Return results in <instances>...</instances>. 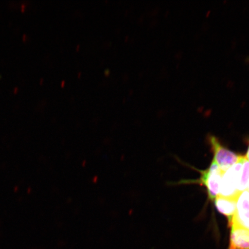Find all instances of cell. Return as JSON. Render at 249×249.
Masks as SVG:
<instances>
[{"label":"cell","instance_id":"cell-1","mask_svg":"<svg viewBox=\"0 0 249 249\" xmlns=\"http://www.w3.org/2000/svg\"><path fill=\"white\" fill-rule=\"evenodd\" d=\"M244 158V157L242 156L237 163L223 174L219 189V196L221 197L237 199L239 195L238 188Z\"/></svg>","mask_w":249,"mask_h":249},{"label":"cell","instance_id":"cell-4","mask_svg":"<svg viewBox=\"0 0 249 249\" xmlns=\"http://www.w3.org/2000/svg\"><path fill=\"white\" fill-rule=\"evenodd\" d=\"M229 222L231 227H239L249 231V193L248 191L239 195L235 213Z\"/></svg>","mask_w":249,"mask_h":249},{"label":"cell","instance_id":"cell-7","mask_svg":"<svg viewBox=\"0 0 249 249\" xmlns=\"http://www.w3.org/2000/svg\"><path fill=\"white\" fill-rule=\"evenodd\" d=\"M249 185V161L244 157L239 179L238 191L239 194L247 191Z\"/></svg>","mask_w":249,"mask_h":249},{"label":"cell","instance_id":"cell-6","mask_svg":"<svg viewBox=\"0 0 249 249\" xmlns=\"http://www.w3.org/2000/svg\"><path fill=\"white\" fill-rule=\"evenodd\" d=\"M237 199L229 198L218 196L215 198V205L218 211L229 218V221L234 214Z\"/></svg>","mask_w":249,"mask_h":249},{"label":"cell","instance_id":"cell-3","mask_svg":"<svg viewBox=\"0 0 249 249\" xmlns=\"http://www.w3.org/2000/svg\"><path fill=\"white\" fill-rule=\"evenodd\" d=\"M213 160L209 168L202 171L200 182L206 187L208 197L213 201L219 196V189L223 174Z\"/></svg>","mask_w":249,"mask_h":249},{"label":"cell","instance_id":"cell-5","mask_svg":"<svg viewBox=\"0 0 249 249\" xmlns=\"http://www.w3.org/2000/svg\"><path fill=\"white\" fill-rule=\"evenodd\" d=\"M228 249H249V231L232 227Z\"/></svg>","mask_w":249,"mask_h":249},{"label":"cell","instance_id":"cell-2","mask_svg":"<svg viewBox=\"0 0 249 249\" xmlns=\"http://www.w3.org/2000/svg\"><path fill=\"white\" fill-rule=\"evenodd\" d=\"M208 139L213 152V160L223 173H225L240 160L242 156L224 147L215 137L210 136Z\"/></svg>","mask_w":249,"mask_h":249},{"label":"cell","instance_id":"cell-9","mask_svg":"<svg viewBox=\"0 0 249 249\" xmlns=\"http://www.w3.org/2000/svg\"><path fill=\"white\" fill-rule=\"evenodd\" d=\"M246 61H247L248 62V64H249V56L247 58V59H246Z\"/></svg>","mask_w":249,"mask_h":249},{"label":"cell","instance_id":"cell-10","mask_svg":"<svg viewBox=\"0 0 249 249\" xmlns=\"http://www.w3.org/2000/svg\"><path fill=\"white\" fill-rule=\"evenodd\" d=\"M248 190H249L248 192L249 193V187H248Z\"/></svg>","mask_w":249,"mask_h":249},{"label":"cell","instance_id":"cell-8","mask_svg":"<svg viewBox=\"0 0 249 249\" xmlns=\"http://www.w3.org/2000/svg\"><path fill=\"white\" fill-rule=\"evenodd\" d=\"M245 158L249 161V146L248 149L247 153L245 156Z\"/></svg>","mask_w":249,"mask_h":249}]
</instances>
